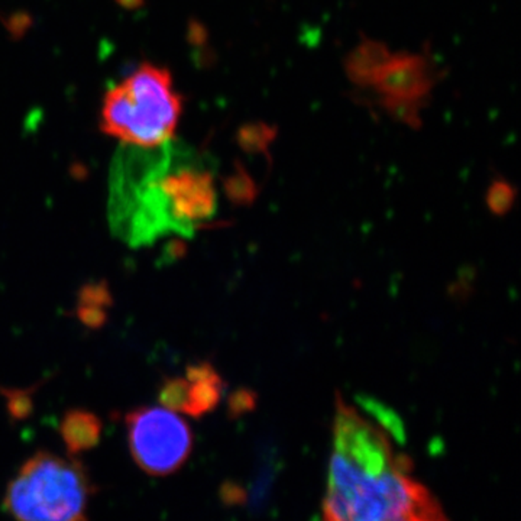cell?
<instances>
[{
    "label": "cell",
    "mask_w": 521,
    "mask_h": 521,
    "mask_svg": "<svg viewBox=\"0 0 521 521\" xmlns=\"http://www.w3.org/2000/svg\"><path fill=\"white\" fill-rule=\"evenodd\" d=\"M323 521H447L384 427L339 400Z\"/></svg>",
    "instance_id": "6da1fadb"
},
{
    "label": "cell",
    "mask_w": 521,
    "mask_h": 521,
    "mask_svg": "<svg viewBox=\"0 0 521 521\" xmlns=\"http://www.w3.org/2000/svg\"><path fill=\"white\" fill-rule=\"evenodd\" d=\"M169 147L162 145L151 159L130 147L115 164L110 213L129 243L151 242L169 232L190 236L215 216L218 191L210 171L194 162L173 166Z\"/></svg>",
    "instance_id": "7a4b0ae2"
},
{
    "label": "cell",
    "mask_w": 521,
    "mask_h": 521,
    "mask_svg": "<svg viewBox=\"0 0 521 521\" xmlns=\"http://www.w3.org/2000/svg\"><path fill=\"white\" fill-rule=\"evenodd\" d=\"M181 113L183 97L169 68L142 63L105 93L100 129L128 147L159 148L173 139Z\"/></svg>",
    "instance_id": "3957f363"
},
{
    "label": "cell",
    "mask_w": 521,
    "mask_h": 521,
    "mask_svg": "<svg viewBox=\"0 0 521 521\" xmlns=\"http://www.w3.org/2000/svg\"><path fill=\"white\" fill-rule=\"evenodd\" d=\"M93 483L85 466L51 452L24 462L5 494L12 521H88Z\"/></svg>",
    "instance_id": "277c9868"
},
{
    "label": "cell",
    "mask_w": 521,
    "mask_h": 521,
    "mask_svg": "<svg viewBox=\"0 0 521 521\" xmlns=\"http://www.w3.org/2000/svg\"><path fill=\"white\" fill-rule=\"evenodd\" d=\"M130 455L145 474L171 475L193 451L190 426L166 407H138L125 416Z\"/></svg>",
    "instance_id": "5b68a950"
},
{
    "label": "cell",
    "mask_w": 521,
    "mask_h": 521,
    "mask_svg": "<svg viewBox=\"0 0 521 521\" xmlns=\"http://www.w3.org/2000/svg\"><path fill=\"white\" fill-rule=\"evenodd\" d=\"M439 80V70L424 54H391L373 87L383 97L426 103Z\"/></svg>",
    "instance_id": "8992f818"
},
{
    "label": "cell",
    "mask_w": 521,
    "mask_h": 521,
    "mask_svg": "<svg viewBox=\"0 0 521 521\" xmlns=\"http://www.w3.org/2000/svg\"><path fill=\"white\" fill-rule=\"evenodd\" d=\"M189 394L184 414L201 417L215 409L222 397L223 383L210 363H196L187 368Z\"/></svg>",
    "instance_id": "52a82bcc"
},
{
    "label": "cell",
    "mask_w": 521,
    "mask_h": 521,
    "mask_svg": "<svg viewBox=\"0 0 521 521\" xmlns=\"http://www.w3.org/2000/svg\"><path fill=\"white\" fill-rule=\"evenodd\" d=\"M102 420L88 410H68L60 423L61 439L71 458L95 449L102 439Z\"/></svg>",
    "instance_id": "ba28073f"
},
{
    "label": "cell",
    "mask_w": 521,
    "mask_h": 521,
    "mask_svg": "<svg viewBox=\"0 0 521 521\" xmlns=\"http://www.w3.org/2000/svg\"><path fill=\"white\" fill-rule=\"evenodd\" d=\"M390 56L385 44L363 36V41L346 56V76L358 87H373L378 73Z\"/></svg>",
    "instance_id": "9c48e42d"
},
{
    "label": "cell",
    "mask_w": 521,
    "mask_h": 521,
    "mask_svg": "<svg viewBox=\"0 0 521 521\" xmlns=\"http://www.w3.org/2000/svg\"><path fill=\"white\" fill-rule=\"evenodd\" d=\"M279 130L271 125L264 124V122H252V124L243 125L238 130L236 139L240 148L245 152H267L268 147L272 144L277 138Z\"/></svg>",
    "instance_id": "30bf717a"
},
{
    "label": "cell",
    "mask_w": 521,
    "mask_h": 521,
    "mask_svg": "<svg viewBox=\"0 0 521 521\" xmlns=\"http://www.w3.org/2000/svg\"><path fill=\"white\" fill-rule=\"evenodd\" d=\"M187 394H189V381L186 377L166 378L159 388L158 402L162 407L171 412L184 413Z\"/></svg>",
    "instance_id": "8fae6325"
},
{
    "label": "cell",
    "mask_w": 521,
    "mask_h": 521,
    "mask_svg": "<svg viewBox=\"0 0 521 521\" xmlns=\"http://www.w3.org/2000/svg\"><path fill=\"white\" fill-rule=\"evenodd\" d=\"M381 105L387 110L391 117H394L395 120L407 125V127L419 128L422 125V122H420V110L426 103L383 97Z\"/></svg>",
    "instance_id": "7c38bea8"
},
{
    "label": "cell",
    "mask_w": 521,
    "mask_h": 521,
    "mask_svg": "<svg viewBox=\"0 0 521 521\" xmlns=\"http://www.w3.org/2000/svg\"><path fill=\"white\" fill-rule=\"evenodd\" d=\"M5 397H6V407L9 416L14 420H26L34 412V398L32 391L26 390H5L2 388Z\"/></svg>",
    "instance_id": "4fadbf2b"
},
{
    "label": "cell",
    "mask_w": 521,
    "mask_h": 521,
    "mask_svg": "<svg viewBox=\"0 0 521 521\" xmlns=\"http://www.w3.org/2000/svg\"><path fill=\"white\" fill-rule=\"evenodd\" d=\"M78 304H88V306L107 309L113 304L109 287L105 281L88 282L78 292Z\"/></svg>",
    "instance_id": "5bb4252c"
},
{
    "label": "cell",
    "mask_w": 521,
    "mask_h": 521,
    "mask_svg": "<svg viewBox=\"0 0 521 521\" xmlns=\"http://www.w3.org/2000/svg\"><path fill=\"white\" fill-rule=\"evenodd\" d=\"M225 190L230 199L236 201H245L254 196V183L245 171L238 167L236 173L225 181Z\"/></svg>",
    "instance_id": "9a60e30c"
},
{
    "label": "cell",
    "mask_w": 521,
    "mask_h": 521,
    "mask_svg": "<svg viewBox=\"0 0 521 521\" xmlns=\"http://www.w3.org/2000/svg\"><path fill=\"white\" fill-rule=\"evenodd\" d=\"M76 314H77L78 321L90 329L102 328L107 322V309H103V307L77 304Z\"/></svg>",
    "instance_id": "2e32d148"
},
{
    "label": "cell",
    "mask_w": 521,
    "mask_h": 521,
    "mask_svg": "<svg viewBox=\"0 0 521 521\" xmlns=\"http://www.w3.org/2000/svg\"><path fill=\"white\" fill-rule=\"evenodd\" d=\"M513 199V190H511L510 184L504 183V181H496L493 184L490 190V203L496 210L508 208L510 200Z\"/></svg>",
    "instance_id": "e0dca14e"
},
{
    "label": "cell",
    "mask_w": 521,
    "mask_h": 521,
    "mask_svg": "<svg viewBox=\"0 0 521 521\" xmlns=\"http://www.w3.org/2000/svg\"><path fill=\"white\" fill-rule=\"evenodd\" d=\"M117 2L120 6L125 7V9H129V11L138 9V7L142 6V4H144V0H117Z\"/></svg>",
    "instance_id": "ac0fdd59"
}]
</instances>
